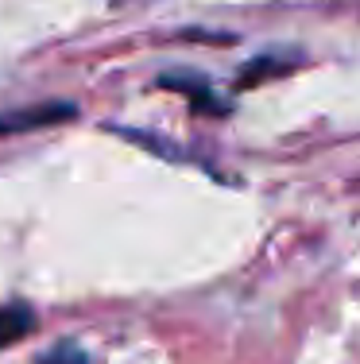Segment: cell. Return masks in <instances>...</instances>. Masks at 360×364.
Segmentation results:
<instances>
[{
    "mask_svg": "<svg viewBox=\"0 0 360 364\" xmlns=\"http://www.w3.org/2000/svg\"><path fill=\"white\" fill-rule=\"evenodd\" d=\"M295 66H298V55H256L252 63L236 74V90H256L263 77H279V74L295 70Z\"/></svg>",
    "mask_w": 360,
    "mask_h": 364,
    "instance_id": "cell-3",
    "label": "cell"
},
{
    "mask_svg": "<svg viewBox=\"0 0 360 364\" xmlns=\"http://www.w3.org/2000/svg\"><path fill=\"white\" fill-rule=\"evenodd\" d=\"M31 329H36V310L28 302H4L0 306V349L23 341Z\"/></svg>",
    "mask_w": 360,
    "mask_h": 364,
    "instance_id": "cell-4",
    "label": "cell"
},
{
    "mask_svg": "<svg viewBox=\"0 0 360 364\" xmlns=\"http://www.w3.org/2000/svg\"><path fill=\"white\" fill-rule=\"evenodd\" d=\"M74 117H78V105H70V101H43V105H31V109H12V112H0V136L31 132V128H47V124H66Z\"/></svg>",
    "mask_w": 360,
    "mask_h": 364,
    "instance_id": "cell-1",
    "label": "cell"
},
{
    "mask_svg": "<svg viewBox=\"0 0 360 364\" xmlns=\"http://www.w3.org/2000/svg\"><path fill=\"white\" fill-rule=\"evenodd\" d=\"M159 85L170 93H182L190 97V105L198 112H213V117H225L229 112V101H217L213 97V82L202 74H190V70H170V74H159Z\"/></svg>",
    "mask_w": 360,
    "mask_h": 364,
    "instance_id": "cell-2",
    "label": "cell"
},
{
    "mask_svg": "<svg viewBox=\"0 0 360 364\" xmlns=\"http://www.w3.org/2000/svg\"><path fill=\"white\" fill-rule=\"evenodd\" d=\"M43 364H89V360H85V353L78 349V345L66 341V345H55V349L43 357Z\"/></svg>",
    "mask_w": 360,
    "mask_h": 364,
    "instance_id": "cell-5",
    "label": "cell"
}]
</instances>
